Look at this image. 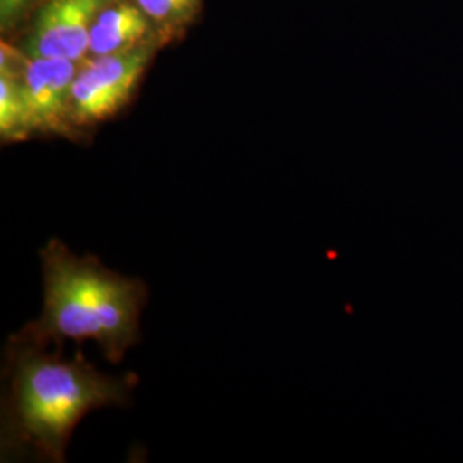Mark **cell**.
I'll return each mask as SVG.
<instances>
[{
    "mask_svg": "<svg viewBox=\"0 0 463 463\" xmlns=\"http://www.w3.org/2000/svg\"><path fill=\"white\" fill-rule=\"evenodd\" d=\"M146 13L137 5L118 4L99 13L90 36V53L95 57L133 49L148 33Z\"/></svg>",
    "mask_w": 463,
    "mask_h": 463,
    "instance_id": "obj_6",
    "label": "cell"
},
{
    "mask_svg": "<svg viewBox=\"0 0 463 463\" xmlns=\"http://www.w3.org/2000/svg\"><path fill=\"white\" fill-rule=\"evenodd\" d=\"M136 2L149 17L166 19L183 11L191 0H136Z\"/></svg>",
    "mask_w": 463,
    "mask_h": 463,
    "instance_id": "obj_8",
    "label": "cell"
},
{
    "mask_svg": "<svg viewBox=\"0 0 463 463\" xmlns=\"http://www.w3.org/2000/svg\"><path fill=\"white\" fill-rule=\"evenodd\" d=\"M19 72L21 69L5 67L0 74V133L4 141L24 139L30 134Z\"/></svg>",
    "mask_w": 463,
    "mask_h": 463,
    "instance_id": "obj_7",
    "label": "cell"
},
{
    "mask_svg": "<svg viewBox=\"0 0 463 463\" xmlns=\"http://www.w3.org/2000/svg\"><path fill=\"white\" fill-rule=\"evenodd\" d=\"M64 348L38 345L13 335L5 348L9 388L2 403V460L32 453L38 460H66L69 438L84 415L131 402L137 376H109L86 361L81 350L71 359Z\"/></svg>",
    "mask_w": 463,
    "mask_h": 463,
    "instance_id": "obj_1",
    "label": "cell"
},
{
    "mask_svg": "<svg viewBox=\"0 0 463 463\" xmlns=\"http://www.w3.org/2000/svg\"><path fill=\"white\" fill-rule=\"evenodd\" d=\"M148 61V49L133 47L99 55L80 69L71 90L72 126H93L120 112L133 97Z\"/></svg>",
    "mask_w": 463,
    "mask_h": 463,
    "instance_id": "obj_3",
    "label": "cell"
},
{
    "mask_svg": "<svg viewBox=\"0 0 463 463\" xmlns=\"http://www.w3.org/2000/svg\"><path fill=\"white\" fill-rule=\"evenodd\" d=\"M45 281L43 313L17 336L38 345L64 348L66 340H95L101 355L118 364L141 340L139 319L148 287L118 275L95 256H76L52 239L40 250Z\"/></svg>",
    "mask_w": 463,
    "mask_h": 463,
    "instance_id": "obj_2",
    "label": "cell"
},
{
    "mask_svg": "<svg viewBox=\"0 0 463 463\" xmlns=\"http://www.w3.org/2000/svg\"><path fill=\"white\" fill-rule=\"evenodd\" d=\"M110 0H50L34 23L30 38L33 57L78 62L90 50L91 28Z\"/></svg>",
    "mask_w": 463,
    "mask_h": 463,
    "instance_id": "obj_5",
    "label": "cell"
},
{
    "mask_svg": "<svg viewBox=\"0 0 463 463\" xmlns=\"http://www.w3.org/2000/svg\"><path fill=\"white\" fill-rule=\"evenodd\" d=\"M76 62L66 59L33 57L19 72L30 133H62L71 122V90Z\"/></svg>",
    "mask_w": 463,
    "mask_h": 463,
    "instance_id": "obj_4",
    "label": "cell"
},
{
    "mask_svg": "<svg viewBox=\"0 0 463 463\" xmlns=\"http://www.w3.org/2000/svg\"><path fill=\"white\" fill-rule=\"evenodd\" d=\"M28 0H0V14H2V23L5 24L16 16L17 13L24 7Z\"/></svg>",
    "mask_w": 463,
    "mask_h": 463,
    "instance_id": "obj_9",
    "label": "cell"
}]
</instances>
